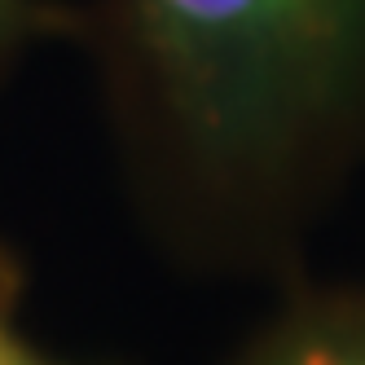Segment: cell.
I'll return each instance as SVG.
<instances>
[{
  "label": "cell",
  "instance_id": "obj_3",
  "mask_svg": "<svg viewBox=\"0 0 365 365\" xmlns=\"http://www.w3.org/2000/svg\"><path fill=\"white\" fill-rule=\"evenodd\" d=\"M48 31H71V14L53 9L48 0H0V80Z\"/></svg>",
  "mask_w": 365,
  "mask_h": 365
},
{
  "label": "cell",
  "instance_id": "obj_1",
  "mask_svg": "<svg viewBox=\"0 0 365 365\" xmlns=\"http://www.w3.org/2000/svg\"><path fill=\"white\" fill-rule=\"evenodd\" d=\"M71 31L150 238L291 277L365 172V0H88Z\"/></svg>",
  "mask_w": 365,
  "mask_h": 365
},
{
  "label": "cell",
  "instance_id": "obj_4",
  "mask_svg": "<svg viewBox=\"0 0 365 365\" xmlns=\"http://www.w3.org/2000/svg\"><path fill=\"white\" fill-rule=\"evenodd\" d=\"M0 365H80V361L53 356L27 334V326L18 322V291L5 264H0Z\"/></svg>",
  "mask_w": 365,
  "mask_h": 365
},
{
  "label": "cell",
  "instance_id": "obj_2",
  "mask_svg": "<svg viewBox=\"0 0 365 365\" xmlns=\"http://www.w3.org/2000/svg\"><path fill=\"white\" fill-rule=\"evenodd\" d=\"M229 365H365V282H317L295 269Z\"/></svg>",
  "mask_w": 365,
  "mask_h": 365
}]
</instances>
